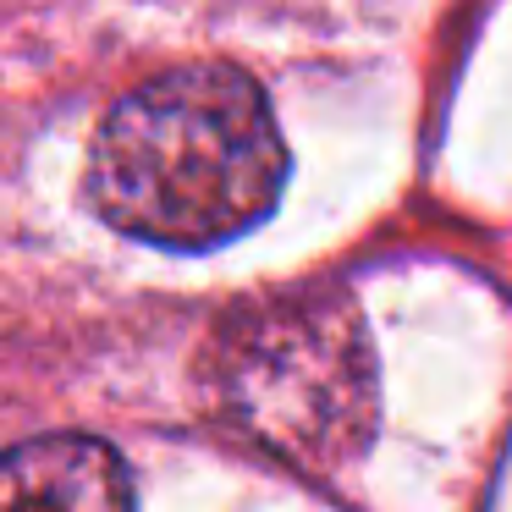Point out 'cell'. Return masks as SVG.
I'll return each mask as SVG.
<instances>
[{
  "mask_svg": "<svg viewBox=\"0 0 512 512\" xmlns=\"http://www.w3.org/2000/svg\"><path fill=\"white\" fill-rule=\"evenodd\" d=\"M287 149L270 100L237 67H177L105 111L89 149L94 210L155 248H221L281 199Z\"/></svg>",
  "mask_w": 512,
  "mask_h": 512,
  "instance_id": "obj_1",
  "label": "cell"
},
{
  "mask_svg": "<svg viewBox=\"0 0 512 512\" xmlns=\"http://www.w3.org/2000/svg\"><path fill=\"white\" fill-rule=\"evenodd\" d=\"M210 413L298 468H336L369 435L375 364L358 309L336 287L232 314L204 353Z\"/></svg>",
  "mask_w": 512,
  "mask_h": 512,
  "instance_id": "obj_2",
  "label": "cell"
},
{
  "mask_svg": "<svg viewBox=\"0 0 512 512\" xmlns=\"http://www.w3.org/2000/svg\"><path fill=\"white\" fill-rule=\"evenodd\" d=\"M0 512H138L122 452L94 435H39L0 452Z\"/></svg>",
  "mask_w": 512,
  "mask_h": 512,
  "instance_id": "obj_3",
  "label": "cell"
}]
</instances>
